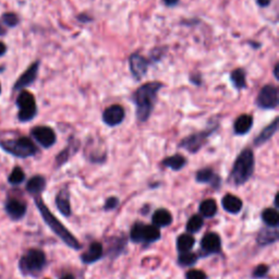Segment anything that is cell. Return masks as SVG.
I'll return each mask as SVG.
<instances>
[{
  "label": "cell",
  "instance_id": "obj_1",
  "mask_svg": "<svg viewBox=\"0 0 279 279\" xmlns=\"http://www.w3.org/2000/svg\"><path fill=\"white\" fill-rule=\"evenodd\" d=\"M164 87L162 82H149L140 86L132 97L137 107V118L139 121L145 122L151 117L156 105L158 92Z\"/></svg>",
  "mask_w": 279,
  "mask_h": 279
},
{
  "label": "cell",
  "instance_id": "obj_2",
  "mask_svg": "<svg viewBox=\"0 0 279 279\" xmlns=\"http://www.w3.org/2000/svg\"><path fill=\"white\" fill-rule=\"evenodd\" d=\"M35 203H36V206H37L40 215H42L43 217L44 221L48 225L49 228L53 230L55 234L58 236L68 246L72 247V249H74V250L81 249V244H80V242L77 241L76 238L72 235L71 232L67 229L66 227L61 224L53 214L50 213V210L48 209L47 206L44 204L43 201L37 198L35 200Z\"/></svg>",
  "mask_w": 279,
  "mask_h": 279
},
{
  "label": "cell",
  "instance_id": "obj_3",
  "mask_svg": "<svg viewBox=\"0 0 279 279\" xmlns=\"http://www.w3.org/2000/svg\"><path fill=\"white\" fill-rule=\"evenodd\" d=\"M254 166L255 158L252 149H244L235 161L230 174V181L236 185L245 183L254 173Z\"/></svg>",
  "mask_w": 279,
  "mask_h": 279
},
{
  "label": "cell",
  "instance_id": "obj_4",
  "mask_svg": "<svg viewBox=\"0 0 279 279\" xmlns=\"http://www.w3.org/2000/svg\"><path fill=\"white\" fill-rule=\"evenodd\" d=\"M0 146L7 153L19 158L34 156L37 153V147L29 138H18L14 140H6L0 142Z\"/></svg>",
  "mask_w": 279,
  "mask_h": 279
},
{
  "label": "cell",
  "instance_id": "obj_5",
  "mask_svg": "<svg viewBox=\"0 0 279 279\" xmlns=\"http://www.w3.org/2000/svg\"><path fill=\"white\" fill-rule=\"evenodd\" d=\"M46 265L45 253L40 250H30L20 261L21 272L28 275H36L42 272Z\"/></svg>",
  "mask_w": 279,
  "mask_h": 279
},
{
  "label": "cell",
  "instance_id": "obj_6",
  "mask_svg": "<svg viewBox=\"0 0 279 279\" xmlns=\"http://www.w3.org/2000/svg\"><path fill=\"white\" fill-rule=\"evenodd\" d=\"M17 106L19 108L18 118L21 122L31 121L37 113V106L34 96L30 92L22 91L17 98Z\"/></svg>",
  "mask_w": 279,
  "mask_h": 279
},
{
  "label": "cell",
  "instance_id": "obj_7",
  "mask_svg": "<svg viewBox=\"0 0 279 279\" xmlns=\"http://www.w3.org/2000/svg\"><path fill=\"white\" fill-rule=\"evenodd\" d=\"M131 240L133 242H145V244H151V242L157 241L161 238V231L155 226H147L144 224H136L131 229L130 232Z\"/></svg>",
  "mask_w": 279,
  "mask_h": 279
},
{
  "label": "cell",
  "instance_id": "obj_8",
  "mask_svg": "<svg viewBox=\"0 0 279 279\" xmlns=\"http://www.w3.org/2000/svg\"><path fill=\"white\" fill-rule=\"evenodd\" d=\"M216 128L217 127L209 128L204 131L191 134V136L183 139L182 141L180 142L179 146L184 148V149H187L188 152L193 153V154L196 153V152H199L200 149L203 147V145L206 143V141H208V139L210 137V134L216 130Z\"/></svg>",
  "mask_w": 279,
  "mask_h": 279
},
{
  "label": "cell",
  "instance_id": "obj_9",
  "mask_svg": "<svg viewBox=\"0 0 279 279\" xmlns=\"http://www.w3.org/2000/svg\"><path fill=\"white\" fill-rule=\"evenodd\" d=\"M278 89L275 85L268 84L262 87L256 98V105L261 109H275L278 106Z\"/></svg>",
  "mask_w": 279,
  "mask_h": 279
},
{
  "label": "cell",
  "instance_id": "obj_10",
  "mask_svg": "<svg viewBox=\"0 0 279 279\" xmlns=\"http://www.w3.org/2000/svg\"><path fill=\"white\" fill-rule=\"evenodd\" d=\"M32 137L36 142L45 148H49L56 143V133L53 129L46 126L35 127L32 130Z\"/></svg>",
  "mask_w": 279,
  "mask_h": 279
},
{
  "label": "cell",
  "instance_id": "obj_11",
  "mask_svg": "<svg viewBox=\"0 0 279 279\" xmlns=\"http://www.w3.org/2000/svg\"><path fill=\"white\" fill-rule=\"evenodd\" d=\"M130 71L137 81L142 80L145 76L148 69V60L139 54H133L129 58Z\"/></svg>",
  "mask_w": 279,
  "mask_h": 279
},
{
  "label": "cell",
  "instance_id": "obj_12",
  "mask_svg": "<svg viewBox=\"0 0 279 279\" xmlns=\"http://www.w3.org/2000/svg\"><path fill=\"white\" fill-rule=\"evenodd\" d=\"M125 109L120 105H112L106 108L104 112H103V121L109 127H116L120 125L125 120Z\"/></svg>",
  "mask_w": 279,
  "mask_h": 279
},
{
  "label": "cell",
  "instance_id": "obj_13",
  "mask_svg": "<svg viewBox=\"0 0 279 279\" xmlns=\"http://www.w3.org/2000/svg\"><path fill=\"white\" fill-rule=\"evenodd\" d=\"M38 69H39V63L36 61L33 65H31L29 67V69L27 71L23 72V74L19 77L15 82V84L13 86L14 91H22L24 87L30 86L33 82L37 79L38 74Z\"/></svg>",
  "mask_w": 279,
  "mask_h": 279
},
{
  "label": "cell",
  "instance_id": "obj_14",
  "mask_svg": "<svg viewBox=\"0 0 279 279\" xmlns=\"http://www.w3.org/2000/svg\"><path fill=\"white\" fill-rule=\"evenodd\" d=\"M221 242L218 235L210 232V234L205 235L201 241V247L205 254H214L220 251Z\"/></svg>",
  "mask_w": 279,
  "mask_h": 279
},
{
  "label": "cell",
  "instance_id": "obj_15",
  "mask_svg": "<svg viewBox=\"0 0 279 279\" xmlns=\"http://www.w3.org/2000/svg\"><path fill=\"white\" fill-rule=\"evenodd\" d=\"M6 211L12 219H21L27 213V205L19 200H9L6 204Z\"/></svg>",
  "mask_w": 279,
  "mask_h": 279
},
{
  "label": "cell",
  "instance_id": "obj_16",
  "mask_svg": "<svg viewBox=\"0 0 279 279\" xmlns=\"http://www.w3.org/2000/svg\"><path fill=\"white\" fill-rule=\"evenodd\" d=\"M278 121H279V119L278 117H276L275 119H274V121L272 123H270V125H268L264 130L258 134L256 139L254 140V144L256 146L263 145V144L266 143L268 140H271L274 137V134H275L278 130Z\"/></svg>",
  "mask_w": 279,
  "mask_h": 279
},
{
  "label": "cell",
  "instance_id": "obj_17",
  "mask_svg": "<svg viewBox=\"0 0 279 279\" xmlns=\"http://www.w3.org/2000/svg\"><path fill=\"white\" fill-rule=\"evenodd\" d=\"M103 252H104V250H103V245L101 244H98V242H94V244H92L90 245L89 250L81 256V258L85 264H91V263H94L100 260V258L103 256Z\"/></svg>",
  "mask_w": 279,
  "mask_h": 279
},
{
  "label": "cell",
  "instance_id": "obj_18",
  "mask_svg": "<svg viewBox=\"0 0 279 279\" xmlns=\"http://www.w3.org/2000/svg\"><path fill=\"white\" fill-rule=\"evenodd\" d=\"M253 126V118L250 115H241L235 121L234 131L238 136H244L251 130Z\"/></svg>",
  "mask_w": 279,
  "mask_h": 279
},
{
  "label": "cell",
  "instance_id": "obj_19",
  "mask_svg": "<svg viewBox=\"0 0 279 279\" xmlns=\"http://www.w3.org/2000/svg\"><path fill=\"white\" fill-rule=\"evenodd\" d=\"M196 181L200 183H210L215 185V187H219L220 178L216 175L214 172L209 168L201 169L196 174Z\"/></svg>",
  "mask_w": 279,
  "mask_h": 279
},
{
  "label": "cell",
  "instance_id": "obj_20",
  "mask_svg": "<svg viewBox=\"0 0 279 279\" xmlns=\"http://www.w3.org/2000/svg\"><path fill=\"white\" fill-rule=\"evenodd\" d=\"M278 230L277 227L273 228V227H267V228L261 230L260 234L257 236V242L261 245H268L274 244L278 240Z\"/></svg>",
  "mask_w": 279,
  "mask_h": 279
},
{
  "label": "cell",
  "instance_id": "obj_21",
  "mask_svg": "<svg viewBox=\"0 0 279 279\" xmlns=\"http://www.w3.org/2000/svg\"><path fill=\"white\" fill-rule=\"evenodd\" d=\"M221 204H223L224 209L231 214L239 213L242 209V201L232 194L225 195L223 201H221Z\"/></svg>",
  "mask_w": 279,
  "mask_h": 279
},
{
  "label": "cell",
  "instance_id": "obj_22",
  "mask_svg": "<svg viewBox=\"0 0 279 279\" xmlns=\"http://www.w3.org/2000/svg\"><path fill=\"white\" fill-rule=\"evenodd\" d=\"M152 220L154 226L157 227V228H159V227H167L173 223V216L169 210L161 209L155 211Z\"/></svg>",
  "mask_w": 279,
  "mask_h": 279
},
{
  "label": "cell",
  "instance_id": "obj_23",
  "mask_svg": "<svg viewBox=\"0 0 279 279\" xmlns=\"http://www.w3.org/2000/svg\"><path fill=\"white\" fill-rule=\"evenodd\" d=\"M56 205L59 211L64 216L71 215V205L69 201V195L66 191H60L59 194L56 198Z\"/></svg>",
  "mask_w": 279,
  "mask_h": 279
},
{
  "label": "cell",
  "instance_id": "obj_24",
  "mask_svg": "<svg viewBox=\"0 0 279 279\" xmlns=\"http://www.w3.org/2000/svg\"><path fill=\"white\" fill-rule=\"evenodd\" d=\"M46 187V180L42 175H35V177L31 178L27 184V190L32 194H38Z\"/></svg>",
  "mask_w": 279,
  "mask_h": 279
},
{
  "label": "cell",
  "instance_id": "obj_25",
  "mask_svg": "<svg viewBox=\"0 0 279 279\" xmlns=\"http://www.w3.org/2000/svg\"><path fill=\"white\" fill-rule=\"evenodd\" d=\"M230 80L237 90H242L246 87V75L244 69H236L231 72Z\"/></svg>",
  "mask_w": 279,
  "mask_h": 279
},
{
  "label": "cell",
  "instance_id": "obj_26",
  "mask_svg": "<svg viewBox=\"0 0 279 279\" xmlns=\"http://www.w3.org/2000/svg\"><path fill=\"white\" fill-rule=\"evenodd\" d=\"M185 158L182 156V155H179V154H175L174 156H170L166 159H164L163 161V165L165 167H168L173 170H180L182 169L185 166Z\"/></svg>",
  "mask_w": 279,
  "mask_h": 279
},
{
  "label": "cell",
  "instance_id": "obj_27",
  "mask_svg": "<svg viewBox=\"0 0 279 279\" xmlns=\"http://www.w3.org/2000/svg\"><path fill=\"white\" fill-rule=\"evenodd\" d=\"M200 213L204 217L210 218L217 213V204L214 200H205L200 204Z\"/></svg>",
  "mask_w": 279,
  "mask_h": 279
},
{
  "label": "cell",
  "instance_id": "obj_28",
  "mask_svg": "<svg viewBox=\"0 0 279 279\" xmlns=\"http://www.w3.org/2000/svg\"><path fill=\"white\" fill-rule=\"evenodd\" d=\"M195 244V239L190 235H181L177 240V249L180 253L189 252Z\"/></svg>",
  "mask_w": 279,
  "mask_h": 279
},
{
  "label": "cell",
  "instance_id": "obj_29",
  "mask_svg": "<svg viewBox=\"0 0 279 279\" xmlns=\"http://www.w3.org/2000/svg\"><path fill=\"white\" fill-rule=\"evenodd\" d=\"M262 218L268 227H273V228H275L279 224V214L276 209H266L263 211Z\"/></svg>",
  "mask_w": 279,
  "mask_h": 279
},
{
  "label": "cell",
  "instance_id": "obj_30",
  "mask_svg": "<svg viewBox=\"0 0 279 279\" xmlns=\"http://www.w3.org/2000/svg\"><path fill=\"white\" fill-rule=\"evenodd\" d=\"M198 261V255L194 254L192 252H183L180 253L178 262L181 266H191L193 265Z\"/></svg>",
  "mask_w": 279,
  "mask_h": 279
},
{
  "label": "cell",
  "instance_id": "obj_31",
  "mask_svg": "<svg viewBox=\"0 0 279 279\" xmlns=\"http://www.w3.org/2000/svg\"><path fill=\"white\" fill-rule=\"evenodd\" d=\"M203 226V218L200 215H194L191 217L187 224V230L189 232H198Z\"/></svg>",
  "mask_w": 279,
  "mask_h": 279
},
{
  "label": "cell",
  "instance_id": "obj_32",
  "mask_svg": "<svg viewBox=\"0 0 279 279\" xmlns=\"http://www.w3.org/2000/svg\"><path fill=\"white\" fill-rule=\"evenodd\" d=\"M25 174L23 170L20 167H15L12 173L9 175V182L11 184H20L24 181Z\"/></svg>",
  "mask_w": 279,
  "mask_h": 279
},
{
  "label": "cell",
  "instance_id": "obj_33",
  "mask_svg": "<svg viewBox=\"0 0 279 279\" xmlns=\"http://www.w3.org/2000/svg\"><path fill=\"white\" fill-rule=\"evenodd\" d=\"M2 23L6 24L9 28L17 27L19 24V17L15 13L8 12L2 15Z\"/></svg>",
  "mask_w": 279,
  "mask_h": 279
},
{
  "label": "cell",
  "instance_id": "obj_34",
  "mask_svg": "<svg viewBox=\"0 0 279 279\" xmlns=\"http://www.w3.org/2000/svg\"><path fill=\"white\" fill-rule=\"evenodd\" d=\"M185 278H187V279H206L208 277H206V274L202 271L192 270V271H189L187 273Z\"/></svg>",
  "mask_w": 279,
  "mask_h": 279
},
{
  "label": "cell",
  "instance_id": "obj_35",
  "mask_svg": "<svg viewBox=\"0 0 279 279\" xmlns=\"http://www.w3.org/2000/svg\"><path fill=\"white\" fill-rule=\"evenodd\" d=\"M268 272V267L264 264H261V265H258L254 272H253V277L254 278H262V277H264L266 274Z\"/></svg>",
  "mask_w": 279,
  "mask_h": 279
},
{
  "label": "cell",
  "instance_id": "obj_36",
  "mask_svg": "<svg viewBox=\"0 0 279 279\" xmlns=\"http://www.w3.org/2000/svg\"><path fill=\"white\" fill-rule=\"evenodd\" d=\"M118 203H119V200H118L117 198H109V199H108V200L106 201L104 209H107V210L113 209H116V208H117Z\"/></svg>",
  "mask_w": 279,
  "mask_h": 279
},
{
  "label": "cell",
  "instance_id": "obj_37",
  "mask_svg": "<svg viewBox=\"0 0 279 279\" xmlns=\"http://www.w3.org/2000/svg\"><path fill=\"white\" fill-rule=\"evenodd\" d=\"M163 1L165 3V6L174 7V6H175V4H178L179 0H163Z\"/></svg>",
  "mask_w": 279,
  "mask_h": 279
},
{
  "label": "cell",
  "instance_id": "obj_38",
  "mask_svg": "<svg viewBox=\"0 0 279 279\" xmlns=\"http://www.w3.org/2000/svg\"><path fill=\"white\" fill-rule=\"evenodd\" d=\"M257 1V4L260 7H263V8H265V7H268L270 6V3L272 0H256Z\"/></svg>",
  "mask_w": 279,
  "mask_h": 279
},
{
  "label": "cell",
  "instance_id": "obj_39",
  "mask_svg": "<svg viewBox=\"0 0 279 279\" xmlns=\"http://www.w3.org/2000/svg\"><path fill=\"white\" fill-rule=\"evenodd\" d=\"M6 51H7V46L4 45L2 42H0V56L6 54Z\"/></svg>",
  "mask_w": 279,
  "mask_h": 279
},
{
  "label": "cell",
  "instance_id": "obj_40",
  "mask_svg": "<svg viewBox=\"0 0 279 279\" xmlns=\"http://www.w3.org/2000/svg\"><path fill=\"white\" fill-rule=\"evenodd\" d=\"M278 68H279V66L278 64L275 66V68H274V75H275L276 77V80H278Z\"/></svg>",
  "mask_w": 279,
  "mask_h": 279
},
{
  "label": "cell",
  "instance_id": "obj_41",
  "mask_svg": "<svg viewBox=\"0 0 279 279\" xmlns=\"http://www.w3.org/2000/svg\"><path fill=\"white\" fill-rule=\"evenodd\" d=\"M61 279H74V277L72 275H65L64 277H61Z\"/></svg>",
  "mask_w": 279,
  "mask_h": 279
},
{
  "label": "cell",
  "instance_id": "obj_42",
  "mask_svg": "<svg viewBox=\"0 0 279 279\" xmlns=\"http://www.w3.org/2000/svg\"><path fill=\"white\" fill-rule=\"evenodd\" d=\"M0 93H1V85H0Z\"/></svg>",
  "mask_w": 279,
  "mask_h": 279
}]
</instances>
